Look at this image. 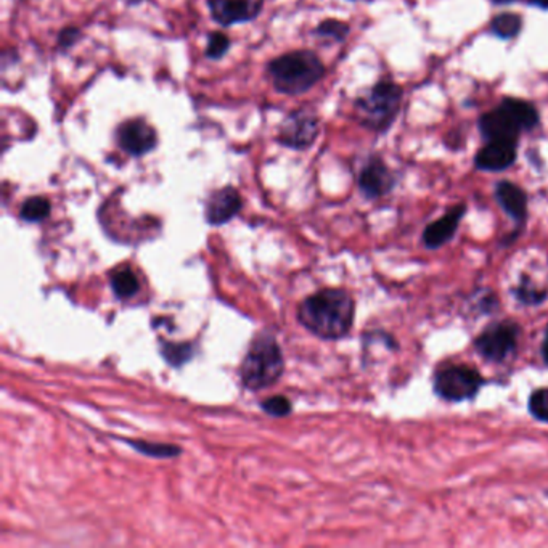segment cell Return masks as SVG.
<instances>
[{"instance_id": "6da1fadb", "label": "cell", "mask_w": 548, "mask_h": 548, "mask_svg": "<svg viewBox=\"0 0 548 548\" xmlns=\"http://www.w3.org/2000/svg\"><path fill=\"white\" fill-rule=\"evenodd\" d=\"M298 320L320 340H342L354 326L356 301L344 288H324L302 299Z\"/></svg>"}, {"instance_id": "7a4b0ae2", "label": "cell", "mask_w": 548, "mask_h": 548, "mask_svg": "<svg viewBox=\"0 0 548 548\" xmlns=\"http://www.w3.org/2000/svg\"><path fill=\"white\" fill-rule=\"evenodd\" d=\"M267 73L277 91L299 95L310 91L324 77L325 67L314 52L296 50L269 61Z\"/></svg>"}, {"instance_id": "3957f363", "label": "cell", "mask_w": 548, "mask_h": 548, "mask_svg": "<svg viewBox=\"0 0 548 548\" xmlns=\"http://www.w3.org/2000/svg\"><path fill=\"white\" fill-rule=\"evenodd\" d=\"M285 372L280 344L270 333H261L251 341L240 366V382L248 391H262L280 380Z\"/></svg>"}, {"instance_id": "277c9868", "label": "cell", "mask_w": 548, "mask_h": 548, "mask_svg": "<svg viewBox=\"0 0 548 548\" xmlns=\"http://www.w3.org/2000/svg\"><path fill=\"white\" fill-rule=\"evenodd\" d=\"M488 383L480 370L466 364L438 367L431 378L434 396L448 404L473 400Z\"/></svg>"}, {"instance_id": "5b68a950", "label": "cell", "mask_w": 548, "mask_h": 548, "mask_svg": "<svg viewBox=\"0 0 548 548\" xmlns=\"http://www.w3.org/2000/svg\"><path fill=\"white\" fill-rule=\"evenodd\" d=\"M400 100L402 89L398 84H376L354 103L360 125L372 131H386L398 115Z\"/></svg>"}, {"instance_id": "8992f818", "label": "cell", "mask_w": 548, "mask_h": 548, "mask_svg": "<svg viewBox=\"0 0 548 548\" xmlns=\"http://www.w3.org/2000/svg\"><path fill=\"white\" fill-rule=\"evenodd\" d=\"M523 326L513 318L494 320L473 340L474 352L490 364H505L520 348Z\"/></svg>"}, {"instance_id": "52a82bcc", "label": "cell", "mask_w": 548, "mask_h": 548, "mask_svg": "<svg viewBox=\"0 0 548 548\" xmlns=\"http://www.w3.org/2000/svg\"><path fill=\"white\" fill-rule=\"evenodd\" d=\"M320 123L310 109H299L285 117L277 135L278 143L293 149H306L316 141Z\"/></svg>"}, {"instance_id": "ba28073f", "label": "cell", "mask_w": 548, "mask_h": 548, "mask_svg": "<svg viewBox=\"0 0 548 548\" xmlns=\"http://www.w3.org/2000/svg\"><path fill=\"white\" fill-rule=\"evenodd\" d=\"M494 195L497 199L498 206L504 209L505 214L512 217L515 222V232L508 235L502 241L504 246H512L523 232L524 225L528 221V195L520 185L510 182V181H500L496 185Z\"/></svg>"}, {"instance_id": "9c48e42d", "label": "cell", "mask_w": 548, "mask_h": 548, "mask_svg": "<svg viewBox=\"0 0 548 548\" xmlns=\"http://www.w3.org/2000/svg\"><path fill=\"white\" fill-rule=\"evenodd\" d=\"M117 145L131 157H143L158 145V133L151 125L141 119H129L117 127Z\"/></svg>"}, {"instance_id": "30bf717a", "label": "cell", "mask_w": 548, "mask_h": 548, "mask_svg": "<svg viewBox=\"0 0 548 548\" xmlns=\"http://www.w3.org/2000/svg\"><path fill=\"white\" fill-rule=\"evenodd\" d=\"M264 0H208L213 20L221 26L248 23L259 17Z\"/></svg>"}, {"instance_id": "8fae6325", "label": "cell", "mask_w": 548, "mask_h": 548, "mask_svg": "<svg viewBox=\"0 0 548 548\" xmlns=\"http://www.w3.org/2000/svg\"><path fill=\"white\" fill-rule=\"evenodd\" d=\"M466 205H455L448 209L444 216L436 219L431 224L424 227L422 233V243L428 251H438L454 240L457 235L458 227L466 214Z\"/></svg>"}, {"instance_id": "7c38bea8", "label": "cell", "mask_w": 548, "mask_h": 548, "mask_svg": "<svg viewBox=\"0 0 548 548\" xmlns=\"http://www.w3.org/2000/svg\"><path fill=\"white\" fill-rule=\"evenodd\" d=\"M396 185V177L378 157L370 158L359 175V189L367 199L386 197Z\"/></svg>"}, {"instance_id": "4fadbf2b", "label": "cell", "mask_w": 548, "mask_h": 548, "mask_svg": "<svg viewBox=\"0 0 548 548\" xmlns=\"http://www.w3.org/2000/svg\"><path fill=\"white\" fill-rule=\"evenodd\" d=\"M243 208V199L237 189L224 187L213 191L206 201V221L211 225H224L230 222Z\"/></svg>"}, {"instance_id": "5bb4252c", "label": "cell", "mask_w": 548, "mask_h": 548, "mask_svg": "<svg viewBox=\"0 0 548 548\" xmlns=\"http://www.w3.org/2000/svg\"><path fill=\"white\" fill-rule=\"evenodd\" d=\"M480 129H481L482 137L488 141H502L516 143L521 133L520 125H516L513 117L500 107L482 115L480 119Z\"/></svg>"}, {"instance_id": "9a60e30c", "label": "cell", "mask_w": 548, "mask_h": 548, "mask_svg": "<svg viewBox=\"0 0 548 548\" xmlns=\"http://www.w3.org/2000/svg\"><path fill=\"white\" fill-rule=\"evenodd\" d=\"M516 143L513 141H489L484 149L478 151L474 165L481 171L500 173L515 163Z\"/></svg>"}, {"instance_id": "2e32d148", "label": "cell", "mask_w": 548, "mask_h": 548, "mask_svg": "<svg viewBox=\"0 0 548 548\" xmlns=\"http://www.w3.org/2000/svg\"><path fill=\"white\" fill-rule=\"evenodd\" d=\"M500 109H505L513 117L521 131H532L539 125V111L529 101L520 99H504Z\"/></svg>"}, {"instance_id": "e0dca14e", "label": "cell", "mask_w": 548, "mask_h": 548, "mask_svg": "<svg viewBox=\"0 0 548 548\" xmlns=\"http://www.w3.org/2000/svg\"><path fill=\"white\" fill-rule=\"evenodd\" d=\"M510 291L516 302L524 308L540 306L548 298V288H540L537 283L532 282L531 277L526 274L520 277V282L516 283L515 286H512Z\"/></svg>"}, {"instance_id": "ac0fdd59", "label": "cell", "mask_w": 548, "mask_h": 548, "mask_svg": "<svg viewBox=\"0 0 548 548\" xmlns=\"http://www.w3.org/2000/svg\"><path fill=\"white\" fill-rule=\"evenodd\" d=\"M109 285H111L113 293L119 299L133 298L141 290L139 278H137V275L133 274V269H129V267H123L111 275Z\"/></svg>"}, {"instance_id": "d6986e66", "label": "cell", "mask_w": 548, "mask_h": 548, "mask_svg": "<svg viewBox=\"0 0 548 548\" xmlns=\"http://www.w3.org/2000/svg\"><path fill=\"white\" fill-rule=\"evenodd\" d=\"M125 444L131 446L139 454L153 458H175L182 454V448L174 444H158L149 440L125 439Z\"/></svg>"}, {"instance_id": "ffe728a7", "label": "cell", "mask_w": 548, "mask_h": 548, "mask_svg": "<svg viewBox=\"0 0 548 548\" xmlns=\"http://www.w3.org/2000/svg\"><path fill=\"white\" fill-rule=\"evenodd\" d=\"M161 354L169 366L182 367L187 364L193 356V346L190 342H173L165 341L161 342Z\"/></svg>"}, {"instance_id": "44dd1931", "label": "cell", "mask_w": 548, "mask_h": 548, "mask_svg": "<svg viewBox=\"0 0 548 548\" xmlns=\"http://www.w3.org/2000/svg\"><path fill=\"white\" fill-rule=\"evenodd\" d=\"M49 199L44 197H31L20 208V217L26 222H42L50 214Z\"/></svg>"}, {"instance_id": "7402d4cb", "label": "cell", "mask_w": 548, "mask_h": 548, "mask_svg": "<svg viewBox=\"0 0 548 548\" xmlns=\"http://www.w3.org/2000/svg\"><path fill=\"white\" fill-rule=\"evenodd\" d=\"M521 29V18L516 13H500L492 20V31L502 39H512Z\"/></svg>"}, {"instance_id": "603a6c76", "label": "cell", "mask_w": 548, "mask_h": 548, "mask_svg": "<svg viewBox=\"0 0 548 548\" xmlns=\"http://www.w3.org/2000/svg\"><path fill=\"white\" fill-rule=\"evenodd\" d=\"M529 415L540 423L548 424V388H537L528 399Z\"/></svg>"}, {"instance_id": "cb8c5ba5", "label": "cell", "mask_w": 548, "mask_h": 548, "mask_svg": "<svg viewBox=\"0 0 548 548\" xmlns=\"http://www.w3.org/2000/svg\"><path fill=\"white\" fill-rule=\"evenodd\" d=\"M317 36L320 37H328L333 41L342 42L349 34V26L346 23H341L338 20H326L324 23L317 26Z\"/></svg>"}, {"instance_id": "d4e9b609", "label": "cell", "mask_w": 548, "mask_h": 548, "mask_svg": "<svg viewBox=\"0 0 548 548\" xmlns=\"http://www.w3.org/2000/svg\"><path fill=\"white\" fill-rule=\"evenodd\" d=\"M261 408L266 412L267 415L282 418V416L290 415L293 412V404H291L290 399L285 398V396H274V398H267L266 400H262Z\"/></svg>"}, {"instance_id": "484cf974", "label": "cell", "mask_w": 548, "mask_h": 548, "mask_svg": "<svg viewBox=\"0 0 548 548\" xmlns=\"http://www.w3.org/2000/svg\"><path fill=\"white\" fill-rule=\"evenodd\" d=\"M230 49V39L224 33H211L208 36V47L205 50V55L209 60H219L224 57Z\"/></svg>"}, {"instance_id": "4316f807", "label": "cell", "mask_w": 548, "mask_h": 548, "mask_svg": "<svg viewBox=\"0 0 548 548\" xmlns=\"http://www.w3.org/2000/svg\"><path fill=\"white\" fill-rule=\"evenodd\" d=\"M474 309L478 314H482V316H492L494 312H497L500 309V299H498L497 293L492 290H482L478 299L474 301Z\"/></svg>"}, {"instance_id": "83f0119b", "label": "cell", "mask_w": 548, "mask_h": 548, "mask_svg": "<svg viewBox=\"0 0 548 548\" xmlns=\"http://www.w3.org/2000/svg\"><path fill=\"white\" fill-rule=\"evenodd\" d=\"M81 37V31L77 29V28H73V26H69V28H65L59 36V44L60 47H63V49H68V47H71V45H75L76 41Z\"/></svg>"}, {"instance_id": "f1b7e54d", "label": "cell", "mask_w": 548, "mask_h": 548, "mask_svg": "<svg viewBox=\"0 0 548 548\" xmlns=\"http://www.w3.org/2000/svg\"><path fill=\"white\" fill-rule=\"evenodd\" d=\"M540 356H542L545 367H548V326L545 328V334H544V340L540 344Z\"/></svg>"}, {"instance_id": "f546056e", "label": "cell", "mask_w": 548, "mask_h": 548, "mask_svg": "<svg viewBox=\"0 0 548 548\" xmlns=\"http://www.w3.org/2000/svg\"><path fill=\"white\" fill-rule=\"evenodd\" d=\"M529 2L540 9H548V0H529Z\"/></svg>"}, {"instance_id": "4dcf8cb0", "label": "cell", "mask_w": 548, "mask_h": 548, "mask_svg": "<svg viewBox=\"0 0 548 548\" xmlns=\"http://www.w3.org/2000/svg\"><path fill=\"white\" fill-rule=\"evenodd\" d=\"M494 4H500V5H504V4H513L515 0H492Z\"/></svg>"}, {"instance_id": "1f68e13d", "label": "cell", "mask_w": 548, "mask_h": 548, "mask_svg": "<svg viewBox=\"0 0 548 548\" xmlns=\"http://www.w3.org/2000/svg\"><path fill=\"white\" fill-rule=\"evenodd\" d=\"M125 2H127L129 5H139V4H141L143 0H125Z\"/></svg>"}, {"instance_id": "d6a6232c", "label": "cell", "mask_w": 548, "mask_h": 548, "mask_svg": "<svg viewBox=\"0 0 548 548\" xmlns=\"http://www.w3.org/2000/svg\"><path fill=\"white\" fill-rule=\"evenodd\" d=\"M545 496L548 497V490H545Z\"/></svg>"}]
</instances>
